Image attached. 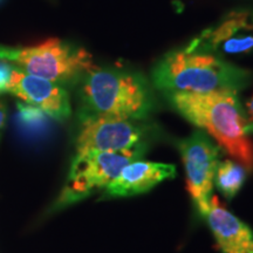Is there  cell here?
<instances>
[{"instance_id": "6da1fadb", "label": "cell", "mask_w": 253, "mask_h": 253, "mask_svg": "<svg viewBox=\"0 0 253 253\" xmlns=\"http://www.w3.org/2000/svg\"><path fill=\"white\" fill-rule=\"evenodd\" d=\"M166 95L179 115L209 132L219 147L245 169L253 170V143L249 137L248 121L237 91Z\"/></svg>"}, {"instance_id": "7a4b0ae2", "label": "cell", "mask_w": 253, "mask_h": 253, "mask_svg": "<svg viewBox=\"0 0 253 253\" xmlns=\"http://www.w3.org/2000/svg\"><path fill=\"white\" fill-rule=\"evenodd\" d=\"M80 120L118 118L144 121L155 108L153 90L138 73L94 67L81 75Z\"/></svg>"}, {"instance_id": "3957f363", "label": "cell", "mask_w": 253, "mask_h": 253, "mask_svg": "<svg viewBox=\"0 0 253 253\" xmlns=\"http://www.w3.org/2000/svg\"><path fill=\"white\" fill-rule=\"evenodd\" d=\"M154 86L166 94L238 91L251 81V72L209 53L172 50L151 72Z\"/></svg>"}, {"instance_id": "277c9868", "label": "cell", "mask_w": 253, "mask_h": 253, "mask_svg": "<svg viewBox=\"0 0 253 253\" xmlns=\"http://www.w3.org/2000/svg\"><path fill=\"white\" fill-rule=\"evenodd\" d=\"M0 60L60 84L75 80L94 67L91 54L86 49L55 38L23 48L0 45Z\"/></svg>"}, {"instance_id": "5b68a950", "label": "cell", "mask_w": 253, "mask_h": 253, "mask_svg": "<svg viewBox=\"0 0 253 253\" xmlns=\"http://www.w3.org/2000/svg\"><path fill=\"white\" fill-rule=\"evenodd\" d=\"M148 144L122 151H87L77 154L55 209L68 207L104 190L118 177L126 164L141 160L147 153Z\"/></svg>"}, {"instance_id": "8992f818", "label": "cell", "mask_w": 253, "mask_h": 253, "mask_svg": "<svg viewBox=\"0 0 253 253\" xmlns=\"http://www.w3.org/2000/svg\"><path fill=\"white\" fill-rule=\"evenodd\" d=\"M186 173V186L202 217H207L212 197L213 179L219 164L220 147L202 129L178 142Z\"/></svg>"}, {"instance_id": "52a82bcc", "label": "cell", "mask_w": 253, "mask_h": 253, "mask_svg": "<svg viewBox=\"0 0 253 253\" xmlns=\"http://www.w3.org/2000/svg\"><path fill=\"white\" fill-rule=\"evenodd\" d=\"M77 154L87 151H122L147 144L151 126L143 121L118 118H88L80 120Z\"/></svg>"}, {"instance_id": "ba28073f", "label": "cell", "mask_w": 253, "mask_h": 253, "mask_svg": "<svg viewBox=\"0 0 253 253\" xmlns=\"http://www.w3.org/2000/svg\"><path fill=\"white\" fill-rule=\"evenodd\" d=\"M185 49L219 55L252 53L253 14L246 11L231 12L217 26L209 28L196 38Z\"/></svg>"}, {"instance_id": "9c48e42d", "label": "cell", "mask_w": 253, "mask_h": 253, "mask_svg": "<svg viewBox=\"0 0 253 253\" xmlns=\"http://www.w3.org/2000/svg\"><path fill=\"white\" fill-rule=\"evenodd\" d=\"M8 93L58 121L69 118L72 113L69 95L62 84L28 74L17 66H13Z\"/></svg>"}, {"instance_id": "30bf717a", "label": "cell", "mask_w": 253, "mask_h": 253, "mask_svg": "<svg viewBox=\"0 0 253 253\" xmlns=\"http://www.w3.org/2000/svg\"><path fill=\"white\" fill-rule=\"evenodd\" d=\"M176 176L172 164L134 161L126 164L114 181L104 189L103 198L130 197L144 194L166 179Z\"/></svg>"}, {"instance_id": "8fae6325", "label": "cell", "mask_w": 253, "mask_h": 253, "mask_svg": "<svg viewBox=\"0 0 253 253\" xmlns=\"http://www.w3.org/2000/svg\"><path fill=\"white\" fill-rule=\"evenodd\" d=\"M207 219L221 253H253L252 230L230 212L217 196L211 197Z\"/></svg>"}, {"instance_id": "7c38bea8", "label": "cell", "mask_w": 253, "mask_h": 253, "mask_svg": "<svg viewBox=\"0 0 253 253\" xmlns=\"http://www.w3.org/2000/svg\"><path fill=\"white\" fill-rule=\"evenodd\" d=\"M246 179V169L233 160L219 162L214 175L213 184L227 199L233 198L242 189Z\"/></svg>"}, {"instance_id": "4fadbf2b", "label": "cell", "mask_w": 253, "mask_h": 253, "mask_svg": "<svg viewBox=\"0 0 253 253\" xmlns=\"http://www.w3.org/2000/svg\"><path fill=\"white\" fill-rule=\"evenodd\" d=\"M12 72H13V65L0 60V94L8 93Z\"/></svg>"}, {"instance_id": "5bb4252c", "label": "cell", "mask_w": 253, "mask_h": 253, "mask_svg": "<svg viewBox=\"0 0 253 253\" xmlns=\"http://www.w3.org/2000/svg\"><path fill=\"white\" fill-rule=\"evenodd\" d=\"M246 121H248V130L249 132L253 131V95L251 96V99L248 101L246 103Z\"/></svg>"}, {"instance_id": "9a60e30c", "label": "cell", "mask_w": 253, "mask_h": 253, "mask_svg": "<svg viewBox=\"0 0 253 253\" xmlns=\"http://www.w3.org/2000/svg\"><path fill=\"white\" fill-rule=\"evenodd\" d=\"M6 106L2 102H0V130H1V128L4 126V123H5V120H6Z\"/></svg>"}]
</instances>
